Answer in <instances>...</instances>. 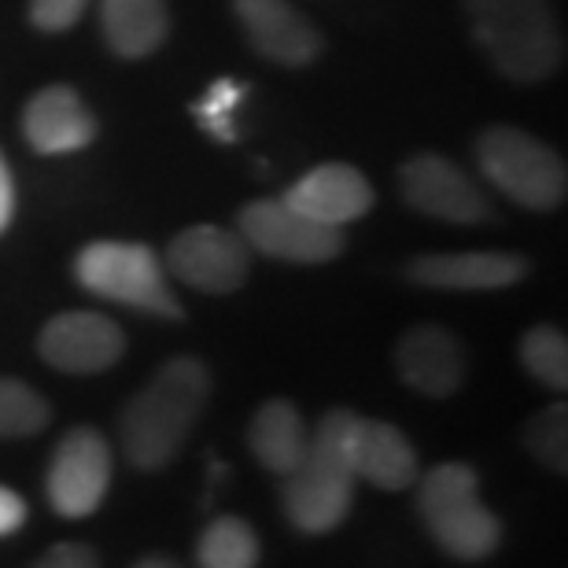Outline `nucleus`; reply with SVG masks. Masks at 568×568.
Returning a JSON list of instances; mask_svg holds the SVG:
<instances>
[{"label":"nucleus","instance_id":"obj_1","mask_svg":"<svg viewBox=\"0 0 568 568\" xmlns=\"http://www.w3.org/2000/svg\"><path fill=\"white\" fill-rule=\"evenodd\" d=\"M211 395V373L200 358L178 355L122 410V450L141 473H159L185 447L192 425L200 422Z\"/></svg>","mask_w":568,"mask_h":568},{"label":"nucleus","instance_id":"obj_2","mask_svg":"<svg viewBox=\"0 0 568 568\" xmlns=\"http://www.w3.org/2000/svg\"><path fill=\"white\" fill-rule=\"evenodd\" d=\"M362 414L336 406L317 428H311V447L295 473L281 476L284 517L303 536H328L347 520L355 503V436Z\"/></svg>","mask_w":568,"mask_h":568},{"label":"nucleus","instance_id":"obj_3","mask_svg":"<svg viewBox=\"0 0 568 568\" xmlns=\"http://www.w3.org/2000/svg\"><path fill=\"white\" fill-rule=\"evenodd\" d=\"M473 38L495 71L517 85H539L565 63V41L550 0H465Z\"/></svg>","mask_w":568,"mask_h":568},{"label":"nucleus","instance_id":"obj_4","mask_svg":"<svg viewBox=\"0 0 568 568\" xmlns=\"http://www.w3.org/2000/svg\"><path fill=\"white\" fill-rule=\"evenodd\" d=\"M417 514L450 561L476 565L503 547V520L484 506L480 476L465 462H443L417 476Z\"/></svg>","mask_w":568,"mask_h":568},{"label":"nucleus","instance_id":"obj_5","mask_svg":"<svg viewBox=\"0 0 568 568\" xmlns=\"http://www.w3.org/2000/svg\"><path fill=\"white\" fill-rule=\"evenodd\" d=\"M74 281L97 300H111L130 311H144L178 322L181 303L166 284V266L148 244L93 241L74 255Z\"/></svg>","mask_w":568,"mask_h":568},{"label":"nucleus","instance_id":"obj_6","mask_svg":"<svg viewBox=\"0 0 568 568\" xmlns=\"http://www.w3.org/2000/svg\"><path fill=\"white\" fill-rule=\"evenodd\" d=\"M480 174L528 211H554L565 203L568 170L565 159L531 133L517 126H491L476 141Z\"/></svg>","mask_w":568,"mask_h":568},{"label":"nucleus","instance_id":"obj_7","mask_svg":"<svg viewBox=\"0 0 568 568\" xmlns=\"http://www.w3.org/2000/svg\"><path fill=\"white\" fill-rule=\"evenodd\" d=\"M111 476H115V458L104 432L78 425L55 443L44 473V498L67 520L93 517L111 491Z\"/></svg>","mask_w":568,"mask_h":568},{"label":"nucleus","instance_id":"obj_8","mask_svg":"<svg viewBox=\"0 0 568 568\" xmlns=\"http://www.w3.org/2000/svg\"><path fill=\"white\" fill-rule=\"evenodd\" d=\"M236 233L252 252L292 266H325L344 252V230L306 219L284 200H255L241 207Z\"/></svg>","mask_w":568,"mask_h":568},{"label":"nucleus","instance_id":"obj_9","mask_svg":"<svg viewBox=\"0 0 568 568\" xmlns=\"http://www.w3.org/2000/svg\"><path fill=\"white\" fill-rule=\"evenodd\" d=\"M170 274L181 284L207 295L241 292L252 274V247L241 233L222 230V225H189L166 247Z\"/></svg>","mask_w":568,"mask_h":568},{"label":"nucleus","instance_id":"obj_10","mask_svg":"<svg viewBox=\"0 0 568 568\" xmlns=\"http://www.w3.org/2000/svg\"><path fill=\"white\" fill-rule=\"evenodd\" d=\"M399 192L417 214L454 225H476L491 219V203L484 189L476 185L473 174L454 163L447 155L422 152L399 170Z\"/></svg>","mask_w":568,"mask_h":568},{"label":"nucleus","instance_id":"obj_11","mask_svg":"<svg viewBox=\"0 0 568 568\" xmlns=\"http://www.w3.org/2000/svg\"><path fill=\"white\" fill-rule=\"evenodd\" d=\"M38 355L52 369L71 373V377H89V373L111 369L126 355V336L108 314L63 311L44 322L38 336Z\"/></svg>","mask_w":568,"mask_h":568},{"label":"nucleus","instance_id":"obj_12","mask_svg":"<svg viewBox=\"0 0 568 568\" xmlns=\"http://www.w3.org/2000/svg\"><path fill=\"white\" fill-rule=\"evenodd\" d=\"M395 373L406 388L428 399H450L465 384V347L447 325L422 322L395 344Z\"/></svg>","mask_w":568,"mask_h":568},{"label":"nucleus","instance_id":"obj_13","mask_svg":"<svg viewBox=\"0 0 568 568\" xmlns=\"http://www.w3.org/2000/svg\"><path fill=\"white\" fill-rule=\"evenodd\" d=\"M233 11L258 55L277 67H306L322 52V33L292 0H233Z\"/></svg>","mask_w":568,"mask_h":568},{"label":"nucleus","instance_id":"obj_14","mask_svg":"<svg viewBox=\"0 0 568 568\" xmlns=\"http://www.w3.org/2000/svg\"><path fill=\"white\" fill-rule=\"evenodd\" d=\"M284 203L306 219L344 230L347 222H358L373 207V185L358 166L347 163H322L306 170L300 181L284 189Z\"/></svg>","mask_w":568,"mask_h":568},{"label":"nucleus","instance_id":"obj_15","mask_svg":"<svg viewBox=\"0 0 568 568\" xmlns=\"http://www.w3.org/2000/svg\"><path fill=\"white\" fill-rule=\"evenodd\" d=\"M528 258L517 252H432L406 266L414 284L439 292H498L528 277Z\"/></svg>","mask_w":568,"mask_h":568},{"label":"nucleus","instance_id":"obj_16","mask_svg":"<svg viewBox=\"0 0 568 568\" xmlns=\"http://www.w3.org/2000/svg\"><path fill=\"white\" fill-rule=\"evenodd\" d=\"M22 138L38 155H71L97 141V119L71 85H44L22 111Z\"/></svg>","mask_w":568,"mask_h":568},{"label":"nucleus","instance_id":"obj_17","mask_svg":"<svg viewBox=\"0 0 568 568\" xmlns=\"http://www.w3.org/2000/svg\"><path fill=\"white\" fill-rule=\"evenodd\" d=\"M355 476L381 491H406L417 476V450L392 422L362 417L355 436Z\"/></svg>","mask_w":568,"mask_h":568},{"label":"nucleus","instance_id":"obj_18","mask_svg":"<svg viewBox=\"0 0 568 568\" xmlns=\"http://www.w3.org/2000/svg\"><path fill=\"white\" fill-rule=\"evenodd\" d=\"M247 447L263 469L274 476H288L303 465L311 447V425L303 422L300 406L288 399H270L252 414L247 425Z\"/></svg>","mask_w":568,"mask_h":568},{"label":"nucleus","instance_id":"obj_19","mask_svg":"<svg viewBox=\"0 0 568 568\" xmlns=\"http://www.w3.org/2000/svg\"><path fill=\"white\" fill-rule=\"evenodd\" d=\"M100 30L122 60H144L170 33L166 0H100Z\"/></svg>","mask_w":568,"mask_h":568},{"label":"nucleus","instance_id":"obj_20","mask_svg":"<svg viewBox=\"0 0 568 568\" xmlns=\"http://www.w3.org/2000/svg\"><path fill=\"white\" fill-rule=\"evenodd\" d=\"M263 558V542H258L255 528L244 517H214L207 528L200 531L196 542V565L200 568H258Z\"/></svg>","mask_w":568,"mask_h":568},{"label":"nucleus","instance_id":"obj_21","mask_svg":"<svg viewBox=\"0 0 568 568\" xmlns=\"http://www.w3.org/2000/svg\"><path fill=\"white\" fill-rule=\"evenodd\" d=\"M520 366L536 377L542 388H568V339L554 325H531L517 344Z\"/></svg>","mask_w":568,"mask_h":568},{"label":"nucleus","instance_id":"obj_22","mask_svg":"<svg viewBox=\"0 0 568 568\" xmlns=\"http://www.w3.org/2000/svg\"><path fill=\"white\" fill-rule=\"evenodd\" d=\"M52 422L49 399L30 388L27 381L0 377V439H27L38 436Z\"/></svg>","mask_w":568,"mask_h":568},{"label":"nucleus","instance_id":"obj_23","mask_svg":"<svg viewBox=\"0 0 568 568\" xmlns=\"http://www.w3.org/2000/svg\"><path fill=\"white\" fill-rule=\"evenodd\" d=\"M525 447L542 469L568 473V406L550 403L525 425Z\"/></svg>","mask_w":568,"mask_h":568},{"label":"nucleus","instance_id":"obj_24","mask_svg":"<svg viewBox=\"0 0 568 568\" xmlns=\"http://www.w3.org/2000/svg\"><path fill=\"white\" fill-rule=\"evenodd\" d=\"M244 93H247V89H244L241 82H230V78H222V82H214V85L207 89V97L192 104V115H196V122L211 133L214 141L233 144V141H236L233 111H236V104L244 100Z\"/></svg>","mask_w":568,"mask_h":568},{"label":"nucleus","instance_id":"obj_25","mask_svg":"<svg viewBox=\"0 0 568 568\" xmlns=\"http://www.w3.org/2000/svg\"><path fill=\"white\" fill-rule=\"evenodd\" d=\"M89 0H30V22L41 33H63L82 19Z\"/></svg>","mask_w":568,"mask_h":568},{"label":"nucleus","instance_id":"obj_26","mask_svg":"<svg viewBox=\"0 0 568 568\" xmlns=\"http://www.w3.org/2000/svg\"><path fill=\"white\" fill-rule=\"evenodd\" d=\"M30 568H100V558L85 542H55V547L44 550Z\"/></svg>","mask_w":568,"mask_h":568},{"label":"nucleus","instance_id":"obj_27","mask_svg":"<svg viewBox=\"0 0 568 568\" xmlns=\"http://www.w3.org/2000/svg\"><path fill=\"white\" fill-rule=\"evenodd\" d=\"M30 520V506H27V498L16 495L11 487L0 484V539H8V536H16V531L27 525Z\"/></svg>","mask_w":568,"mask_h":568},{"label":"nucleus","instance_id":"obj_28","mask_svg":"<svg viewBox=\"0 0 568 568\" xmlns=\"http://www.w3.org/2000/svg\"><path fill=\"white\" fill-rule=\"evenodd\" d=\"M11 219H16V181H11V166L0 152V233L8 230Z\"/></svg>","mask_w":568,"mask_h":568},{"label":"nucleus","instance_id":"obj_29","mask_svg":"<svg viewBox=\"0 0 568 568\" xmlns=\"http://www.w3.org/2000/svg\"><path fill=\"white\" fill-rule=\"evenodd\" d=\"M133 568H181L174 558H166V554H148V558H141Z\"/></svg>","mask_w":568,"mask_h":568}]
</instances>
